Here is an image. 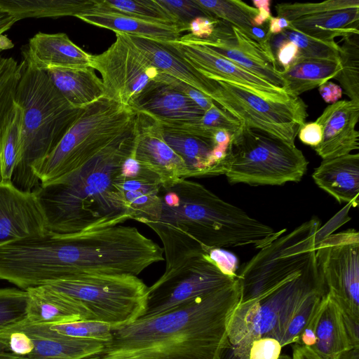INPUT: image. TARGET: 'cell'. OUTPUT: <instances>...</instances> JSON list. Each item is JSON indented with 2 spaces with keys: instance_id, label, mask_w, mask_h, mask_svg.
<instances>
[{
  "instance_id": "cell-1",
  "label": "cell",
  "mask_w": 359,
  "mask_h": 359,
  "mask_svg": "<svg viewBox=\"0 0 359 359\" xmlns=\"http://www.w3.org/2000/svg\"><path fill=\"white\" fill-rule=\"evenodd\" d=\"M318 232L297 227L259 250L252 258L255 299L239 304L229 320L225 343L247 359L251 342L272 337L280 342L290 321L311 293L326 290L318 270Z\"/></svg>"
},
{
  "instance_id": "cell-2",
  "label": "cell",
  "mask_w": 359,
  "mask_h": 359,
  "mask_svg": "<svg viewBox=\"0 0 359 359\" xmlns=\"http://www.w3.org/2000/svg\"><path fill=\"white\" fill-rule=\"evenodd\" d=\"M160 195V217L146 225L161 241L165 271L205 254V248L252 245L260 250L286 231L273 229L194 181L184 180L170 188L161 187Z\"/></svg>"
},
{
  "instance_id": "cell-3",
  "label": "cell",
  "mask_w": 359,
  "mask_h": 359,
  "mask_svg": "<svg viewBox=\"0 0 359 359\" xmlns=\"http://www.w3.org/2000/svg\"><path fill=\"white\" fill-rule=\"evenodd\" d=\"M231 285L167 312L111 327L102 359H218L229 320L240 303Z\"/></svg>"
},
{
  "instance_id": "cell-4",
  "label": "cell",
  "mask_w": 359,
  "mask_h": 359,
  "mask_svg": "<svg viewBox=\"0 0 359 359\" xmlns=\"http://www.w3.org/2000/svg\"><path fill=\"white\" fill-rule=\"evenodd\" d=\"M135 139V120L80 167L34 190L46 216L47 233L97 230L130 219L121 189V169L133 153Z\"/></svg>"
},
{
  "instance_id": "cell-5",
  "label": "cell",
  "mask_w": 359,
  "mask_h": 359,
  "mask_svg": "<svg viewBox=\"0 0 359 359\" xmlns=\"http://www.w3.org/2000/svg\"><path fill=\"white\" fill-rule=\"evenodd\" d=\"M20 64L15 102L20 111L21 157L12 182L21 190L31 191L40 185L33 166L54 150L83 108L71 105L46 72L25 58Z\"/></svg>"
},
{
  "instance_id": "cell-6",
  "label": "cell",
  "mask_w": 359,
  "mask_h": 359,
  "mask_svg": "<svg viewBox=\"0 0 359 359\" xmlns=\"http://www.w3.org/2000/svg\"><path fill=\"white\" fill-rule=\"evenodd\" d=\"M136 113L130 107L103 97L84 107L54 150L32 168L44 185L72 172L134 123Z\"/></svg>"
},
{
  "instance_id": "cell-7",
  "label": "cell",
  "mask_w": 359,
  "mask_h": 359,
  "mask_svg": "<svg viewBox=\"0 0 359 359\" xmlns=\"http://www.w3.org/2000/svg\"><path fill=\"white\" fill-rule=\"evenodd\" d=\"M308 164L294 144L242 123L231 137L225 175L231 184L283 185L299 182Z\"/></svg>"
},
{
  "instance_id": "cell-8",
  "label": "cell",
  "mask_w": 359,
  "mask_h": 359,
  "mask_svg": "<svg viewBox=\"0 0 359 359\" xmlns=\"http://www.w3.org/2000/svg\"><path fill=\"white\" fill-rule=\"evenodd\" d=\"M46 285L78 301L94 320L112 327L128 325L146 311L148 287L136 276L80 273Z\"/></svg>"
},
{
  "instance_id": "cell-9",
  "label": "cell",
  "mask_w": 359,
  "mask_h": 359,
  "mask_svg": "<svg viewBox=\"0 0 359 359\" xmlns=\"http://www.w3.org/2000/svg\"><path fill=\"white\" fill-rule=\"evenodd\" d=\"M217 90L212 100L246 126L294 144L308 116L307 105L299 97L286 101L264 98L226 80H214Z\"/></svg>"
},
{
  "instance_id": "cell-10",
  "label": "cell",
  "mask_w": 359,
  "mask_h": 359,
  "mask_svg": "<svg viewBox=\"0 0 359 359\" xmlns=\"http://www.w3.org/2000/svg\"><path fill=\"white\" fill-rule=\"evenodd\" d=\"M236 279L223 273L205 254L194 256L165 271L148 287L146 311L142 317L167 312L217 292Z\"/></svg>"
},
{
  "instance_id": "cell-11",
  "label": "cell",
  "mask_w": 359,
  "mask_h": 359,
  "mask_svg": "<svg viewBox=\"0 0 359 359\" xmlns=\"http://www.w3.org/2000/svg\"><path fill=\"white\" fill-rule=\"evenodd\" d=\"M315 257L327 294L339 309L359 317V233L346 229L319 238Z\"/></svg>"
},
{
  "instance_id": "cell-12",
  "label": "cell",
  "mask_w": 359,
  "mask_h": 359,
  "mask_svg": "<svg viewBox=\"0 0 359 359\" xmlns=\"http://www.w3.org/2000/svg\"><path fill=\"white\" fill-rule=\"evenodd\" d=\"M104 88V97L130 107L147 86L160 81L163 73L126 34L116 33V41L104 52L91 56Z\"/></svg>"
},
{
  "instance_id": "cell-13",
  "label": "cell",
  "mask_w": 359,
  "mask_h": 359,
  "mask_svg": "<svg viewBox=\"0 0 359 359\" xmlns=\"http://www.w3.org/2000/svg\"><path fill=\"white\" fill-rule=\"evenodd\" d=\"M276 11L288 20L289 29L318 40L359 34V0L285 2L277 4Z\"/></svg>"
},
{
  "instance_id": "cell-14",
  "label": "cell",
  "mask_w": 359,
  "mask_h": 359,
  "mask_svg": "<svg viewBox=\"0 0 359 359\" xmlns=\"http://www.w3.org/2000/svg\"><path fill=\"white\" fill-rule=\"evenodd\" d=\"M193 37L271 85L283 88L284 81L270 42L259 43L236 27L222 20L215 24L214 31L208 38Z\"/></svg>"
},
{
  "instance_id": "cell-15",
  "label": "cell",
  "mask_w": 359,
  "mask_h": 359,
  "mask_svg": "<svg viewBox=\"0 0 359 359\" xmlns=\"http://www.w3.org/2000/svg\"><path fill=\"white\" fill-rule=\"evenodd\" d=\"M167 43L208 79L229 81L271 100L286 101L292 97L287 95L283 88L271 85L196 41L191 34L181 36L175 41Z\"/></svg>"
},
{
  "instance_id": "cell-16",
  "label": "cell",
  "mask_w": 359,
  "mask_h": 359,
  "mask_svg": "<svg viewBox=\"0 0 359 359\" xmlns=\"http://www.w3.org/2000/svg\"><path fill=\"white\" fill-rule=\"evenodd\" d=\"M135 113L133 156L141 167L156 175L165 189L187 180V168L165 141L160 123L146 114Z\"/></svg>"
},
{
  "instance_id": "cell-17",
  "label": "cell",
  "mask_w": 359,
  "mask_h": 359,
  "mask_svg": "<svg viewBox=\"0 0 359 359\" xmlns=\"http://www.w3.org/2000/svg\"><path fill=\"white\" fill-rule=\"evenodd\" d=\"M47 233L46 219L34 191L0 182V247Z\"/></svg>"
},
{
  "instance_id": "cell-18",
  "label": "cell",
  "mask_w": 359,
  "mask_h": 359,
  "mask_svg": "<svg viewBox=\"0 0 359 359\" xmlns=\"http://www.w3.org/2000/svg\"><path fill=\"white\" fill-rule=\"evenodd\" d=\"M160 125L165 141L184 161L189 178L225 175L227 147L215 145L212 139L196 135L180 123Z\"/></svg>"
},
{
  "instance_id": "cell-19",
  "label": "cell",
  "mask_w": 359,
  "mask_h": 359,
  "mask_svg": "<svg viewBox=\"0 0 359 359\" xmlns=\"http://www.w3.org/2000/svg\"><path fill=\"white\" fill-rule=\"evenodd\" d=\"M359 105L341 100L327 106L316 119L323 130L322 141L313 148L323 160L351 154L359 148V132L355 130Z\"/></svg>"
},
{
  "instance_id": "cell-20",
  "label": "cell",
  "mask_w": 359,
  "mask_h": 359,
  "mask_svg": "<svg viewBox=\"0 0 359 359\" xmlns=\"http://www.w3.org/2000/svg\"><path fill=\"white\" fill-rule=\"evenodd\" d=\"M130 107L162 124L195 122L205 112L189 97L160 81L149 83Z\"/></svg>"
},
{
  "instance_id": "cell-21",
  "label": "cell",
  "mask_w": 359,
  "mask_h": 359,
  "mask_svg": "<svg viewBox=\"0 0 359 359\" xmlns=\"http://www.w3.org/2000/svg\"><path fill=\"white\" fill-rule=\"evenodd\" d=\"M22 54L23 58L45 72L53 69H79L91 65L92 55L76 45L65 33L39 32L29 39Z\"/></svg>"
},
{
  "instance_id": "cell-22",
  "label": "cell",
  "mask_w": 359,
  "mask_h": 359,
  "mask_svg": "<svg viewBox=\"0 0 359 359\" xmlns=\"http://www.w3.org/2000/svg\"><path fill=\"white\" fill-rule=\"evenodd\" d=\"M10 329L22 330L32 339L34 349L25 359H80L102 353L105 349L102 341L59 334L46 325L25 322Z\"/></svg>"
},
{
  "instance_id": "cell-23",
  "label": "cell",
  "mask_w": 359,
  "mask_h": 359,
  "mask_svg": "<svg viewBox=\"0 0 359 359\" xmlns=\"http://www.w3.org/2000/svg\"><path fill=\"white\" fill-rule=\"evenodd\" d=\"M29 303L26 323L32 325H57L79 320H94L80 302L48 285L26 290Z\"/></svg>"
},
{
  "instance_id": "cell-24",
  "label": "cell",
  "mask_w": 359,
  "mask_h": 359,
  "mask_svg": "<svg viewBox=\"0 0 359 359\" xmlns=\"http://www.w3.org/2000/svg\"><path fill=\"white\" fill-rule=\"evenodd\" d=\"M127 36L159 71L194 87L213 99L217 90V81L201 74L167 42Z\"/></svg>"
},
{
  "instance_id": "cell-25",
  "label": "cell",
  "mask_w": 359,
  "mask_h": 359,
  "mask_svg": "<svg viewBox=\"0 0 359 359\" xmlns=\"http://www.w3.org/2000/svg\"><path fill=\"white\" fill-rule=\"evenodd\" d=\"M313 180L321 189L339 203L353 207L358 205L359 154H348L323 160L313 174Z\"/></svg>"
},
{
  "instance_id": "cell-26",
  "label": "cell",
  "mask_w": 359,
  "mask_h": 359,
  "mask_svg": "<svg viewBox=\"0 0 359 359\" xmlns=\"http://www.w3.org/2000/svg\"><path fill=\"white\" fill-rule=\"evenodd\" d=\"M76 18L98 27L110 29L116 33L136 36L159 42L177 41L185 29L178 25L152 22L120 14L89 11Z\"/></svg>"
},
{
  "instance_id": "cell-27",
  "label": "cell",
  "mask_w": 359,
  "mask_h": 359,
  "mask_svg": "<svg viewBox=\"0 0 359 359\" xmlns=\"http://www.w3.org/2000/svg\"><path fill=\"white\" fill-rule=\"evenodd\" d=\"M161 189L158 177L144 168L136 176L123 177L121 189L130 219L144 224L158 220L161 211Z\"/></svg>"
},
{
  "instance_id": "cell-28",
  "label": "cell",
  "mask_w": 359,
  "mask_h": 359,
  "mask_svg": "<svg viewBox=\"0 0 359 359\" xmlns=\"http://www.w3.org/2000/svg\"><path fill=\"white\" fill-rule=\"evenodd\" d=\"M55 87L73 107L84 108L102 98L104 88L91 67L46 71Z\"/></svg>"
},
{
  "instance_id": "cell-29",
  "label": "cell",
  "mask_w": 359,
  "mask_h": 359,
  "mask_svg": "<svg viewBox=\"0 0 359 359\" xmlns=\"http://www.w3.org/2000/svg\"><path fill=\"white\" fill-rule=\"evenodd\" d=\"M341 71L339 60L297 57L286 69L280 70L283 90L290 97L319 87Z\"/></svg>"
},
{
  "instance_id": "cell-30",
  "label": "cell",
  "mask_w": 359,
  "mask_h": 359,
  "mask_svg": "<svg viewBox=\"0 0 359 359\" xmlns=\"http://www.w3.org/2000/svg\"><path fill=\"white\" fill-rule=\"evenodd\" d=\"M316 344L310 348L321 359H337L351 348L343 326L340 309L327 294L318 311Z\"/></svg>"
},
{
  "instance_id": "cell-31",
  "label": "cell",
  "mask_w": 359,
  "mask_h": 359,
  "mask_svg": "<svg viewBox=\"0 0 359 359\" xmlns=\"http://www.w3.org/2000/svg\"><path fill=\"white\" fill-rule=\"evenodd\" d=\"M97 1L0 0V8L17 21L29 18L76 17L91 11Z\"/></svg>"
},
{
  "instance_id": "cell-32",
  "label": "cell",
  "mask_w": 359,
  "mask_h": 359,
  "mask_svg": "<svg viewBox=\"0 0 359 359\" xmlns=\"http://www.w3.org/2000/svg\"><path fill=\"white\" fill-rule=\"evenodd\" d=\"M90 11L111 13L148 21L178 25L156 0H98Z\"/></svg>"
},
{
  "instance_id": "cell-33",
  "label": "cell",
  "mask_w": 359,
  "mask_h": 359,
  "mask_svg": "<svg viewBox=\"0 0 359 359\" xmlns=\"http://www.w3.org/2000/svg\"><path fill=\"white\" fill-rule=\"evenodd\" d=\"M20 75V64L0 53V155L3 142L15 109V95Z\"/></svg>"
},
{
  "instance_id": "cell-34",
  "label": "cell",
  "mask_w": 359,
  "mask_h": 359,
  "mask_svg": "<svg viewBox=\"0 0 359 359\" xmlns=\"http://www.w3.org/2000/svg\"><path fill=\"white\" fill-rule=\"evenodd\" d=\"M214 18L227 22L252 39V20L258 10L240 0H195Z\"/></svg>"
},
{
  "instance_id": "cell-35",
  "label": "cell",
  "mask_w": 359,
  "mask_h": 359,
  "mask_svg": "<svg viewBox=\"0 0 359 359\" xmlns=\"http://www.w3.org/2000/svg\"><path fill=\"white\" fill-rule=\"evenodd\" d=\"M341 71L337 79L350 101L359 105V34L343 38L339 46Z\"/></svg>"
},
{
  "instance_id": "cell-36",
  "label": "cell",
  "mask_w": 359,
  "mask_h": 359,
  "mask_svg": "<svg viewBox=\"0 0 359 359\" xmlns=\"http://www.w3.org/2000/svg\"><path fill=\"white\" fill-rule=\"evenodd\" d=\"M20 111L15 104L13 118L6 131L1 153L0 169L4 182H11L21 157Z\"/></svg>"
},
{
  "instance_id": "cell-37",
  "label": "cell",
  "mask_w": 359,
  "mask_h": 359,
  "mask_svg": "<svg viewBox=\"0 0 359 359\" xmlns=\"http://www.w3.org/2000/svg\"><path fill=\"white\" fill-rule=\"evenodd\" d=\"M28 303L27 290L0 288V332L26 322Z\"/></svg>"
},
{
  "instance_id": "cell-38",
  "label": "cell",
  "mask_w": 359,
  "mask_h": 359,
  "mask_svg": "<svg viewBox=\"0 0 359 359\" xmlns=\"http://www.w3.org/2000/svg\"><path fill=\"white\" fill-rule=\"evenodd\" d=\"M242 122L215 102L195 122L184 123L192 133L212 140L217 130H226L231 135L236 132Z\"/></svg>"
},
{
  "instance_id": "cell-39",
  "label": "cell",
  "mask_w": 359,
  "mask_h": 359,
  "mask_svg": "<svg viewBox=\"0 0 359 359\" xmlns=\"http://www.w3.org/2000/svg\"><path fill=\"white\" fill-rule=\"evenodd\" d=\"M280 34L283 41H290L297 46V57L339 60V45L335 41L318 40L292 29H285Z\"/></svg>"
},
{
  "instance_id": "cell-40",
  "label": "cell",
  "mask_w": 359,
  "mask_h": 359,
  "mask_svg": "<svg viewBox=\"0 0 359 359\" xmlns=\"http://www.w3.org/2000/svg\"><path fill=\"white\" fill-rule=\"evenodd\" d=\"M46 325L56 333L69 337L95 339L105 344L112 339L111 326L100 321L79 320Z\"/></svg>"
},
{
  "instance_id": "cell-41",
  "label": "cell",
  "mask_w": 359,
  "mask_h": 359,
  "mask_svg": "<svg viewBox=\"0 0 359 359\" xmlns=\"http://www.w3.org/2000/svg\"><path fill=\"white\" fill-rule=\"evenodd\" d=\"M327 294L326 290L317 291L303 301L290 321L280 342L282 347L297 341L302 330L320 309Z\"/></svg>"
},
{
  "instance_id": "cell-42",
  "label": "cell",
  "mask_w": 359,
  "mask_h": 359,
  "mask_svg": "<svg viewBox=\"0 0 359 359\" xmlns=\"http://www.w3.org/2000/svg\"><path fill=\"white\" fill-rule=\"evenodd\" d=\"M177 23L188 31V25L194 19L203 17L217 20L207 11L199 6L195 0H156Z\"/></svg>"
},
{
  "instance_id": "cell-43",
  "label": "cell",
  "mask_w": 359,
  "mask_h": 359,
  "mask_svg": "<svg viewBox=\"0 0 359 359\" xmlns=\"http://www.w3.org/2000/svg\"><path fill=\"white\" fill-rule=\"evenodd\" d=\"M282 348L280 343L274 338H258L251 342L247 359H278Z\"/></svg>"
},
{
  "instance_id": "cell-44",
  "label": "cell",
  "mask_w": 359,
  "mask_h": 359,
  "mask_svg": "<svg viewBox=\"0 0 359 359\" xmlns=\"http://www.w3.org/2000/svg\"><path fill=\"white\" fill-rule=\"evenodd\" d=\"M0 335L6 337L9 351L20 359H25L34 349L32 339L22 330L8 329L0 332Z\"/></svg>"
},
{
  "instance_id": "cell-45",
  "label": "cell",
  "mask_w": 359,
  "mask_h": 359,
  "mask_svg": "<svg viewBox=\"0 0 359 359\" xmlns=\"http://www.w3.org/2000/svg\"><path fill=\"white\" fill-rule=\"evenodd\" d=\"M160 81L169 84L175 90L189 97L204 111L209 109L215 103L210 97L206 96L202 92L166 74L162 73L161 74Z\"/></svg>"
},
{
  "instance_id": "cell-46",
  "label": "cell",
  "mask_w": 359,
  "mask_h": 359,
  "mask_svg": "<svg viewBox=\"0 0 359 359\" xmlns=\"http://www.w3.org/2000/svg\"><path fill=\"white\" fill-rule=\"evenodd\" d=\"M205 252L223 273L236 278L238 262L233 254L222 248H206Z\"/></svg>"
},
{
  "instance_id": "cell-47",
  "label": "cell",
  "mask_w": 359,
  "mask_h": 359,
  "mask_svg": "<svg viewBox=\"0 0 359 359\" xmlns=\"http://www.w3.org/2000/svg\"><path fill=\"white\" fill-rule=\"evenodd\" d=\"M298 135L304 144L313 149L321 142L323 130L320 125L316 121L304 123L300 127Z\"/></svg>"
},
{
  "instance_id": "cell-48",
  "label": "cell",
  "mask_w": 359,
  "mask_h": 359,
  "mask_svg": "<svg viewBox=\"0 0 359 359\" xmlns=\"http://www.w3.org/2000/svg\"><path fill=\"white\" fill-rule=\"evenodd\" d=\"M298 48L292 42L284 40L281 41L275 56L277 64L282 67V70L287 69L297 58Z\"/></svg>"
},
{
  "instance_id": "cell-49",
  "label": "cell",
  "mask_w": 359,
  "mask_h": 359,
  "mask_svg": "<svg viewBox=\"0 0 359 359\" xmlns=\"http://www.w3.org/2000/svg\"><path fill=\"white\" fill-rule=\"evenodd\" d=\"M219 20L200 17L194 19L188 25V31L193 36L198 39H206L211 36L215 24Z\"/></svg>"
},
{
  "instance_id": "cell-50",
  "label": "cell",
  "mask_w": 359,
  "mask_h": 359,
  "mask_svg": "<svg viewBox=\"0 0 359 359\" xmlns=\"http://www.w3.org/2000/svg\"><path fill=\"white\" fill-rule=\"evenodd\" d=\"M341 320L350 348L359 347V317L340 310Z\"/></svg>"
},
{
  "instance_id": "cell-51",
  "label": "cell",
  "mask_w": 359,
  "mask_h": 359,
  "mask_svg": "<svg viewBox=\"0 0 359 359\" xmlns=\"http://www.w3.org/2000/svg\"><path fill=\"white\" fill-rule=\"evenodd\" d=\"M319 309L302 330L294 344L309 348H311L316 344V325Z\"/></svg>"
},
{
  "instance_id": "cell-52",
  "label": "cell",
  "mask_w": 359,
  "mask_h": 359,
  "mask_svg": "<svg viewBox=\"0 0 359 359\" xmlns=\"http://www.w3.org/2000/svg\"><path fill=\"white\" fill-rule=\"evenodd\" d=\"M271 3L270 0H253L252 4L255 8L258 10L257 14L252 20L253 27L262 26L265 22L269 21L272 17L271 13Z\"/></svg>"
},
{
  "instance_id": "cell-53",
  "label": "cell",
  "mask_w": 359,
  "mask_h": 359,
  "mask_svg": "<svg viewBox=\"0 0 359 359\" xmlns=\"http://www.w3.org/2000/svg\"><path fill=\"white\" fill-rule=\"evenodd\" d=\"M320 95L327 103L334 104L342 97V88L331 81H327L318 87Z\"/></svg>"
},
{
  "instance_id": "cell-54",
  "label": "cell",
  "mask_w": 359,
  "mask_h": 359,
  "mask_svg": "<svg viewBox=\"0 0 359 359\" xmlns=\"http://www.w3.org/2000/svg\"><path fill=\"white\" fill-rule=\"evenodd\" d=\"M290 24L282 17H271L269 20L268 33L271 36L281 34L285 29H289Z\"/></svg>"
},
{
  "instance_id": "cell-55",
  "label": "cell",
  "mask_w": 359,
  "mask_h": 359,
  "mask_svg": "<svg viewBox=\"0 0 359 359\" xmlns=\"http://www.w3.org/2000/svg\"><path fill=\"white\" fill-rule=\"evenodd\" d=\"M292 359H321L310 348L295 344L293 346Z\"/></svg>"
},
{
  "instance_id": "cell-56",
  "label": "cell",
  "mask_w": 359,
  "mask_h": 359,
  "mask_svg": "<svg viewBox=\"0 0 359 359\" xmlns=\"http://www.w3.org/2000/svg\"><path fill=\"white\" fill-rule=\"evenodd\" d=\"M16 22L15 18L0 8V35L8 30Z\"/></svg>"
},
{
  "instance_id": "cell-57",
  "label": "cell",
  "mask_w": 359,
  "mask_h": 359,
  "mask_svg": "<svg viewBox=\"0 0 359 359\" xmlns=\"http://www.w3.org/2000/svg\"><path fill=\"white\" fill-rule=\"evenodd\" d=\"M231 135L226 130H217L212 137L215 145L228 147L231 141Z\"/></svg>"
},
{
  "instance_id": "cell-58",
  "label": "cell",
  "mask_w": 359,
  "mask_h": 359,
  "mask_svg": "<svg viewBox=\"0 0 359 359\" xmlns=\"http://www.w3.org/2000/svg\"><path fill=\"white\" fill-rule=\"evenodd\" d=\"M0 359H20L9 351L6 337L0 335Z\"/></svg>"
},
{
  "instance_id": "cell-59",
  "label": "cell",
  "mask_w": 359,
  "mask_h": 359,
  "mask_svg": "<svg viewBox=\"0 0 359 359\" xmlns=\"http://www.w3.org/2000/svg\"><path fill=\"white\" fill-rule=\"evenodd\" d=\"M337 359H359V347L349 348L343 351Z\"/></svg>"
},
{
  "instance_id": "cell-60",
  "label": "cell",
  "mask_w": 359,
  "mask_h": 359,
  "mask_svg": "<svg viewBox=\"0 0 359 359\" xmlns=\"http://www.w3.org/2000/svg\"><path fill=\"white\" fill-rule=\"evenodd\" d=\"M13 42L4 34L0 35V53L13 47Z\"/></svg>"
},
{
  "instance_id": "cell-61",
  "label": "cell",
  "mask_w": 359,
  "mask_h": 359,
  "mask_svg": "<svg viewBox=\"0 0 359 359\" xmlns=\"http://www.w3.org/2000/svg\"><path fill=\"white\" fill-rule=\"evenodd\" d=\"M103 353L92 355L86 358H80V359H102Z\"/></svg>"
},
{
  "instance_id": "cell-62",
  "label": "cell",
  "mask_w": 359,
  "mask_h": 359,
  "mask_svg": "<svg viewBox=\"0 0 359 359\" xmlns=\"http://www.w3.org/2000/svg\"><path fill=\"white\" fill-rule=\"evenodd\" d=\"M278 359H292V358L287 355H280V356Z\"/></svg>"
},
{
  "instance_id": "cell-63",
  "label": "cell",
  "mask_w": 359,
  "mask_h": 359,
  "mask_svg": "<svg viewBox=\"0 0 359 359\" xmlns=\"http://www.w3.org/2000/svg\"><path fill=\"white\" fill-rule=\"evenodd\" d=\"M2 181V179H1V169H0V182Z\"/></svg>"
}]
</instances>
